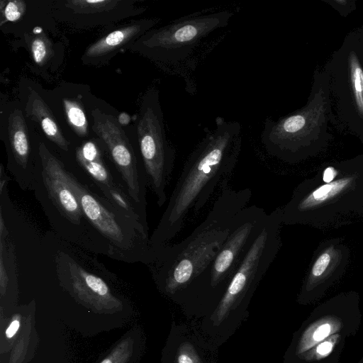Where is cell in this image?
<instances>
[{
    "label": "cell",
    "instance_id": "cell-1",
    "mask_svg": "<svg viewBox=\"0 0 363 363\" xmlns=\"http://www.w3.org/2000/svg\"><path fill=\"white\" fill-rule=\"evenodd\" d=\"M187 158L160 220L150 237L158 254L181 231L190 214L196 216L221 183L230 179L242 146V126L218 116Z\"/></svg>",
    "mask_w": 363,
    "mask_h": 363
},
{
    "label": "cell",
    "instance_id": "cell-2",
    "mask_svg": "<svg viewBox=\"0 0 363 363\" xmlns=\"http://www.w3.org/2000/svg\"><path fill=\"white\" fill-rule=\"evenodd\" d=\"M228 181L221 183L203 222L182 242L164 247L147 265L159 289L174 303L218 254L235 217L250 202V189H233Z\"/></svg>",
    "mask_w": 363,
    "mask_h": 363
},
{
    "label": "cell",
    "instance_id": "cell-3",
    "mask_svg": "<svg viewBox=\"0 0 363 363\" xmlns=\"http://www.w3.org/2000/svg\"><path fill=\"white\" fill-rule=\"evenodd\" d=\"M281 208L282 223L325 230L363 220V154L339 160L337 176L323 182L315 175L294 189Z\"/></svg>",
    "mask_w": 363,
    "mask_h": 363
},
{
    "label": "cell",
    "instance_id": "cell-4",
    "mask_svg": "<svg viewBox=\"0 0 363 363\" xmlns=\"http://www.w3.org/2000/svg\"><path fill=\"white\" fill-rule=\"evenodd\" d=\"M281 208L267 214L214 311L196 323L217 347L234 335L249 315V306L281 245Z\"/></svg>",
    "mask_w": 363,
    "mask_h": 363
},
{
    "label": "cell",
    "instance_id": "cell-5",
    "mask_svg": "<svg viewBox=\"0 0 363 363\" xmlns=\"http://www.w3.org/2000/svg\"><path fill=\"white\" fill-rule=\"evenodd\" d=\"M328 77L316 68L306 104L286 116L267 118L261 141L267 152L288 164H297L318 155L329 145L333 135Z\"/></svg>",
    "mask_w": 363,
    "mask_h": 363
},
{
    "label": "cell",
    "instance_id": "cell-6",
    "mask_svg": "<svg viewBox=\"0 0 363 363\" xmlns=\"http://www.w3.org/2000/svg\"><path fill=\"white\" fill-rule=\"evenodd\" d=\"M62 160L40 143L32 190L51 227L65 241L110 257L108 243L89 223L74 192L62 177Z\"/></svg>",
    "mask_w": 363,
    "mask_h": 363
},
{
    "label": "cell",
    "instance_id": "cell-7",
    "mask_svg": "<svg viewBox=\"0 0 363 363\" xmlns=\"http://www.w3.org/2000/svg\"><path fill=\"white\" fill-rule=\"evenodd\" d=\"M267 215L255 205L236 215L218 254L176 303L187 319L198 323L214 311Z\"/></svg>",
    "mask_w": 363,
    "mask_h": 363
},
{
    "label": "cell",
    "instance_id": "cell-8",
    "mask_svg": "<svg viewBox=\"0 0 363 363\" xmlns=\"http://www.w3.org/2000/svg\"><path fill=\"white\" fill-rule=\"evenodd\" d=\"M61 172L86 219L108 243L110 258L147 266L157 258L148 229L105 199L79 171L68 167L62 161Z\"/></svg>",
    "mask_w": 363,
    "mask_h": 363
},
{
    "label": "cell",
    "instance_id": "cell-9",
    "mask_svg": "<svg viewBox=\"0 0 363 363\" xmlns=\"http://www.w3.org/2000/svg\"><path fill=\"white\" fill-rule=\"evenodd\" d=\"M331 99L332 123L359 137L363 132V45L349 33L324 66Z\"/></svg>",
    "mask_w": 363,
    "mask_h": 363
},
{
    "label": "cell",
    "instance_id": "cell-10",
    "mask_svg": "<svg viewBox=\"0 0 363 363\" xmlns=\"http://www.w3.org/2000/svg\"><path fill=\"white\" fill-rule=\"evenodd\" d=\"M137 135L147 187L159 207L167 200V188L175 162V150L167 138L159 91L152 89L144 95L138 114Z\"/></svg>",
    "mask_w": 363,
    "mask_h": 363
},
{
    "label": "cell",
    "instance_id": "cell-11",
    "mask_svg": "<svg viewBox=\"0 0 363 363\" xmlns=\"http://www.w3.org/2000/svg\"><path fill=\"white\" fill-rule=\"evenodd\" d=\"M233 15L227 10L196 13L151 29L137 40L131 48L155 61L177 62L188 57L211 33L225 27Z\"/></svg>",
    "mask_w": 363,
    "mask_h": 363
},
{
    "label": "cell",
    "instance_id": "cell-12",
    "mask_svg": "<svg viewBox=\"0 0 363 363\" xmlns=\"http://www.w3.org/2000/svg\"><path fill=\"white\" fill-rule=\"evenodd\" d=\"M92 128L103 143L110 160L120 174L143 223L147 219V182L142 159H139L118 119L95 108Z\"/></svg>",
    "mask_w": 363,
    "mask_h": 363
},
{
    "label": "cell",
    "instance_id": "cell-13",
    "mask_svg": "<svg viewBox=\"0 0 363 363\" xmlns=\"http://www.w3.org/2000/svg\"><path fill=\"white\" fill-rule=\"evenodd\" d=\"M75 160L80 173L105 199L149 230L130 199L120 174L114 165L111 167L106 162L104 152L97 143L89 140L77 147Z\"/></svg>",
    "mask_w": 363,
    "mask_h": 363
},
{
    "label": "cell",
    "instance_id": "cell-14",
    "mask_svg": "<svg viewBox=\"0 0 363 363\" xmlns=\"http://www.w3.org/2000/svg\"><path fill=\"white\" fill-rule=\"evenodd\" d=\"M350 259V249L340 238L320 242L311 257L297 301L307 304L321 297L344 275Z\"/></svg>",
    "mask_w": 363,
    "mask_h": 363
},
{
    "label": "cell",
    "instance_id": "cell-15",
    "mask_svg": "<svg viewBox=\"0 0 363 363\" xmlns=\"http://www.w3.org/2000/svg\"><path fill=\"white\" fill-rule=\"evenodd\" d=\"M145 9L137 8L130 0H65L52 6V15L59 21L79 29L114 23Z\"/></svg>",
    "mask_w": 363,
    "mask_h": 363
},
{
    "label": "cell",
    "instance_id": "cell-16",
    "mask_svg": "<svg viewBox=\"0 0 363 363\" xmlns=\"http://www.w3.org/2000/svg\"><path fill=\"white\" fill-rule=\"evenodd\" d=\"M165 363H219L218 347L194 321L173 322L165 352Z\"/></svg>",
    "mask_w": 363,
    "mask_h": 363
},
{
    "label": "cell",
    "instance_id": "cell-17",
    "mask_svg": "<svg viewBox=\"0 0 363 363\" xmlns=\"http://www.w3.org/2000/svg\"><path fill=\"white\" fill-rule=\"evenodd\" d=\"M7 169L22 190H32L36 158H33L27 127L20 109L8 118Z\"/></svg>",
    "mask_w": 363,
    "mask_h": 363
},
{
    "label": "cell",
    "instance_id": "cell-18",
    "mask_svg": "<svg viewBox=\"0 0 363 363\" xmlns=\"http://www.w3.org/2000/svg\"><path fill=\"white\" fill-rule=\"evenodd\" d=\"M157 19L145 18L133 21L90 45L82 57L86 65L107 63L119 51L132 45L137 40L152 29Z\"/></svg>",
    "mask_w": 363,
    "mask_h": 363
},
{
    "label": "cell",
    "instance_id": "cell-19",
    "mask_svg": "<svg viewBox=\"0 0 363 363\" xmlns=\"http://www.w3.org/2000/svg\"><path fill=\"white\" fill-rule=\"evenodd\" d=\"M343 323L340 318L325 315L300 329L294 336L284 356L283 363H289L332 335L339 333Z\"/></svg>",
    "mask_w": 363,
    "mask_h": 363
},
{
    "label": "cell",
    "instance_id": "cell-20",
    "mask_svg": "<svg viewBox=\"0 0 363 363\" xmlns=\"http://www.w3.org/2000/svg\"><path fill=\"white\" fill-rule=\"evenodd\" d=\"M26 116L40 125L47 138L65 152L69 150V143L62 134L49 106L34 90L30 91L26 106Z\"/></svg>",
    "mask_w": 363,
    "mask_h": 363
},
{
    "label": "cell",
    "instance_id": "cell-21",
    "mask_svg": "<svg viewBox=\"0 0 363 363\" xmlns=\"http://www.w3.org/2000/svg\"><path fill=\"white\" fill-rule=\"evenodd\" d=\"M64 109L68 123L79 137L88 135V122L82 104L74 100L65 99Z\"/></svg>",
    "mask_w": 363,
    "mask_h": 363
},
{
    "label": "cell",
    "instance_id": "cell-22",
    "mask_svg": "<svg viewBox=\"0 0 363 363\" xmlns=\"http://www.w3.org/2000/svg\"><path fill=\"white\" fill-rule=\"evenodd\" d=\"M341 338L339 333L332 335L289 363H308L328 357Z\"/></svg>",
    "mask_w": 363,
    "mask_h": 363
},
{
    "label": "cell",
    "instance_id": "cell-23",
    "mask_svg": "<svg viewBox=\"0 0 363 363\" xmlns=\"http://www.w3.org/2000/svg\"><path fill=\"white\" fill-rule=\"evenodd\" d=\"M28 46L33 61L39 66L45 65L52 55L51 42L44 33L31 36Z\"/></svg>",
    "mask_w": 363,
    "mask_h": 363
},
{
    "label": "cell",
    "instance_id": "cell-24",
    "mask_svg": "<svg viewBox=\"0 0 363 363\" xmlns=\"http://www.w3.org/2000/svg\"><path fill=\"white\" fill-rule=\"evenodd\" d=\"M1 26L9 21H16L24 14L26 9L25 1L21 0L1 1Z\"/></svg>",
    "mask_w": 363,
    "mask_h": 363
},
{
    "label": "cell",
    "instance_id": "cell-25",
    "mask_svg": "<svg viewBox=\"0 0 363 363\" xmlns=\"http://www.w3.org/2000/svg\"><path fill=\"white\" fill-rule=\"evenodd\" d=\"M335 10L341 16L347 17L357 9L355 0H321Z\"/></svg>",
    "mask_w": 363,
    "mask_h": 363
},
{
    "label": "cell",
    "instance_id": "cell-26",
    "mask_svg": "<svg viewBox=\"0 0 363 363\" xmlns=\"http://www.w3.org/2000/svg\"><path fill=\"white\" fill-rule=\"evenodd\" d=\"M18 328L19 322L18 320H13L6 331V336L8 337H13L17 332Z\"/></svg>",
    "mask_w": 363,
    "mask_h": 363
},
{
    "label": "cell",
    "instance_id": "cell-27",
    "mask_svg": "<svg viewBox=\"0 0 363 363\" xmlns=\"http://www.w3.org/2000/svg\"><path fill=\"white\" fill-rule=\"evenodd\" d=\"M117 119L121 125H127L130 121V117L127 113H121Z\"/></svg>",
    "mask_w": 363,
    "mask_h": 363
},
{
    "label": "cell",
    "instance_id": "cell-28",
    "mask_svg": "<svg viewBox=\"0 0 363 363\" xmlns=\"http://www.w3.org/2000/svg\"><path fill=\"white\" fill-rule=\"evenodd\" d=\"M359 40L363 45V24L355 30Z\"/></svg>",
    "mask_w": 363,
    "mask_h": 363
},
{
    "label": "cell",
    "instance_id": "cell-29",
    "mask_svg": "<svg viewBox=\"0 0 363 363\" xmlns=\"http://www.w3.org/2000/svg\"><path fill=\"white\" fill-rule=\"evenodd\" d=\"M359 140H360L361 143L363 145V132L361 133V135L358 137Z\"/></svg>",
    "mask_w": 363,
    "mask_h": 363
},
{
    "label": "cell",
    "instance_id": "cell-30",
    "mask_svg": "<svg viewBox=\"0 0 363 363\" xmlns=\"http://www.w3.org/2000/svg\"><path fill=\"white\" fill-rule=\"evenodd\" d=\"M101 363H112L109 359H104Z\"/></svg>",
    "mask_w": 363,
    "mask_h": 363
}]
</instances>
